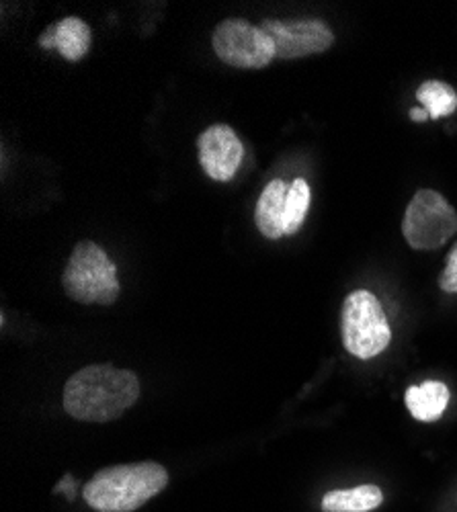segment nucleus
Segmentation results:
<instances>
[{
    "label": "nucleus",
    "instance_id": "nucleus-2",
    "mask_svg": "<svg viewBox=\"0 0 457 512\" xmlns=\"http://www.w3.org/2000/svg\"><path fill=\"white\" fill-rule=\"evenodd\" d=\"M169 486V474L156 461L111 465L95 474L82 496L97 512H134Z\"/></svg>",
    "mask_w": 457,
    "mask_h": 512
},
{
    "label": "nucleus",
    "instance_id": "nucleus-9",
    "mask_svg": "<svg viewBox=\"0 0 457 512\" xmlns=\"http://www.w3.org/2000/svg\"><path fill=\"white\" fill-rule=\"evenodd\" d=\"M289 185L283 181H271L259 197L255 209V222L259 232L269 240L285 236V201Z\"/></svg>",
    "mask_w": 457,
    "mask_h": 512
},
{
    "label": "nucleus",
    "instance_id": "nucleus-3",
    "mask_svg": "<svg viewBox=\"0 0 457 512\" xmlns=\"http://www.w3.org/2000/svg\"><path fill=\"white\" fill-rule=\"evenodd\" d=\"M62 287L70 300L78 304L101 306L115 304L121 289L115 265L95 242H80L74 246L62 273Z\"/></svg>",
    "mask_w": 457,
    "mask_h": 512
},
{
    "label": "nucleus",
    "instance_id": "nucleus-14",
    "mask_svg": "<svg viewBox=\"0 0 457 512\" xmlns=\"http://www.w3.org/2000/svg\"><path fill=\"white\" fill-rule=\"evenodd\" d=\"M310 209V187L304 179H296L289 185L285 201V236H294L304 226Z\"/></svg>",
    "mask_w": 457,
    "mask_h": 512
},
{
    "label": "nucleus",
    "instance_id": "nucleus-11",
    "mask_svg": "<svg viewBox=\"0 0 457 512\" xmlns=\"http://www.w3.org/2000/svg\"><path fill=\"white\" fill-rule=\"evenodd\" d=\"M384 502L378 486L363 484L349 490H332L322 498L324 512H371Z\"/></svg>",
    "mask_w": 457,
    "mask_h": 512
},
{
    "label": "nucleus",
    "instance_id": "nucleus-7",
    "mask_svg": "<svg viewBox=\"0 0 457 512\" xmlns=\"http://www.w3.org/2000/svg\"><path fill=\"white\" fill-rule=\"evenodd\" d=\"M261 29L271 37L277 58L296 60L326 52L335 44V35L324 21H265Z\"/></svg>",
    "mask_w": 457,
    "mask_h": 512
},
{
    "label": "nucleus",
    "instance_id": "nucleus-10",
    "mask_svg": "<svg viewBox=\"0 0 457 512\" xmlns=\"http://www.w3.org/2000/svg\"><path fill=\"white\" fill-rule=\"evenodd\" d=\"M406 408L421 422H435L449 404V390L441 381H423L421 386L406 390Z\"/></svg>",
    "mask_w": 457,
    "mask_h": 512
},
{
    "label": "nucleus",
    "instance_id": "nucleus-5",
    "mask_svg": "<svg viewBox=\"0 0 457 512\" xmlns=\"http://www.w3.org/2000/svg\"><path fill=\"white\" fill-rule=\"evenodd\" d=\"M457 230V213L451 203L433 189H421L406 207L402 234L414 250H437Z\"/></svg>",
    "mask_w": 457,
    "mask_h": 512
},
{
    "label": "nucleus",
    "instance_id": "nucleus-8",
    "mask_svg": "<svg viewBox=\"0 0 457 512\" xmlns=\"http://www.w3.org/2000/svg\"><path fill=\"white\" fill-rule=\"evenodd\" d=\"M197 150L203 173L220 183L232 181L244 158L240 138L224 123L207 127L197 140Z\"/></svg>",
    "mask_w": 457,
    "mask_h": 512
},
{
    "label": "nucleus",
    "instance_id": "nucleus-13",
    "mask_svg": "<svg viewBox=\"0 0 457 512\" xmlns=\"http://www.w3.org/2000/svg\"><path fill=\"white\" fill-rule=\"evenodd\" d=\"M417 99H419L421 107L429 113L431 119L449 117L457 109L455 89H451L449 84L439 82V80L423 82L417 91Z\"/></svg>",
    "mask_w": 457,
    "mask_h": 512
},
{
    "label": "nucleus",
    "instance_id": "nucleus-16",
    "mask_svg": "<svg viewBox=\"0 0 457 512\" xmlns=\"http://www.w3.org/2000/svg\"><path fill=\"white\" fill-rule=\"evenodd\" d=\"M39 46L44 50H56V44H54V25H50L44 33L39 35Z\"/></svg>",
    "mask_w": 457,
    "mask_h": 512
},
{
    "label": "nucleus",
    "instance_id": "nucleus-18",
    "mask_svg": "<svg viewBox=\"0 0 457 512\" xmlns=\"http://www.w3.org/2000/svg\"><path fill=\"white\" fill-rule=\"evenodd\" d=\"M410 119L421 123V121H427V119H429V113H427L423 107H414V109H410Z\"/></svg>",
    "mask_w": 457,
    "mask_h": 512
},
{
    "label": "nucleus",
    "instance_id": "nucleus-15",
    "mask_svg": "<svg viewBox=\"0 0 457 512\" xmlns=\"http://www.w3.org/2000/svg\"><path fill=\"white\" fill-rule=\"evenodd\" d=\"M439 287L445 293H457V244L453 246V250L447 256V265L439 279Z\"/></svg>",
    "mask_w": 457,
    "mask_h": 512
},
{
    "label": "nucleus",
    "instance_id": "nucleus-17",
    "mask_svg": "<svg viewBox=\"0 0 457 512\" xmlns=\"http://www.w3.org/2000/svg\"><path fill=\"white\" fill-rule=\"evenodd\" d=\"M54 492H66L68 500H74V480L70 476H66L64 480H60V484L56 486Z\"/></svg>",
    "mask_w": 457,
    "mask_h": 512
},
{
    "label": "nucleus",
    "instance_id": "nucleus-1",
    "mask_svg": "<svg viewBox=\"0 0 457 512\" xmlns=\"http://www.w3.org/2000/svg\"><path fill=\"white\" fill-rule=\"evenodd\" d=\"M140 398V379L128 369L89 365L64 386V410L80 422H111L126 414Z\"/></svg>",
    "mask_w": 457,
    "mask_h": 512
},
{
    "label": "nucleus",
    "instance_id": "nucleus-12",
    "mask_svg": "<svg viewBox=\"0 0 457 512\" xmlns=\"http://www.w3.org/2000/svg\"><path fill=\"white\" fill-rule=\"evenodd\" d=\"M91 39V27L78 17H68L54 25L56 50L68 62H78L85 58L91 50Z\"/></svg>",
    "mask_w": 457,
    "mask_h": 512
},
{
    "label": "nucleus",
    "instance_id": "nucleus-6",
    "mask_svg": "<svg viewBox=\"0 0 457 512\" xmlns=\"http://www.w3.org/2000/svg\"><path fill=\"white\" fill-rule=\"evenodd\" d=\"M212 46L216 56L234 68L259 70L277 58L273 41L261 25H251L244 19L222 21L212 35Z\"/></svg>",
    "mask_w": 457,
    "mask_h": 512
},
{
    "label": "nucleus",
    "instance_id": "nucleus-4",
    "mask_svg": "<svg viewBox=\"0 0 457 512\" xmlns=\"http://www.w3.org/2000/svg\"><path fill=\"white\" fill-rule=\"evenodd\" d=\"M341 332L347 351L357 359L378 357L392 340L382 304L376 295L365 289L347 295L341 314Z\"/></svg>",
    "mask_w": 457,
    "mask_h": 512
}]
</instances>
